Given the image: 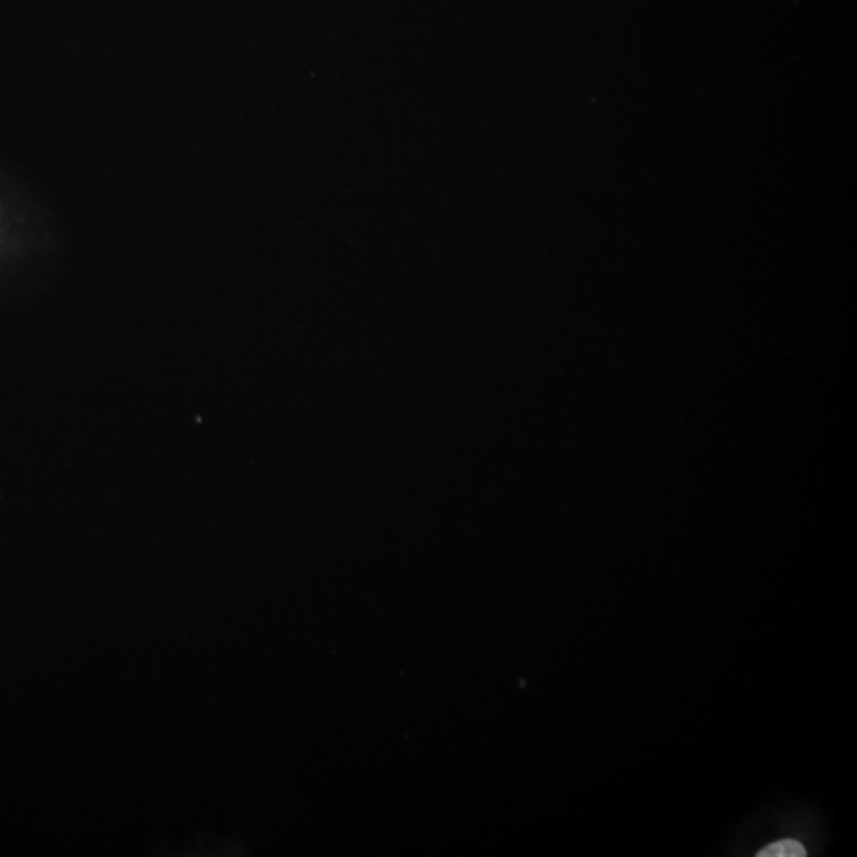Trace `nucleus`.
<instances>
[{"mask_svg":"<svg viewBox=\"0 0 857 857\" xmlns=\"http://www.w3.org/2000/svg\"><path fill=\"white\" fill-rule=\"evenodd\" d=\"M759 857H804L807 856L804 845L792 840V838H783L778 842L770 843L758 853Z\"/></svg>","mask_w":857,"mask_h":857,"instance_id":"nucleus-1","label":"nucleus"}]
</instances>
